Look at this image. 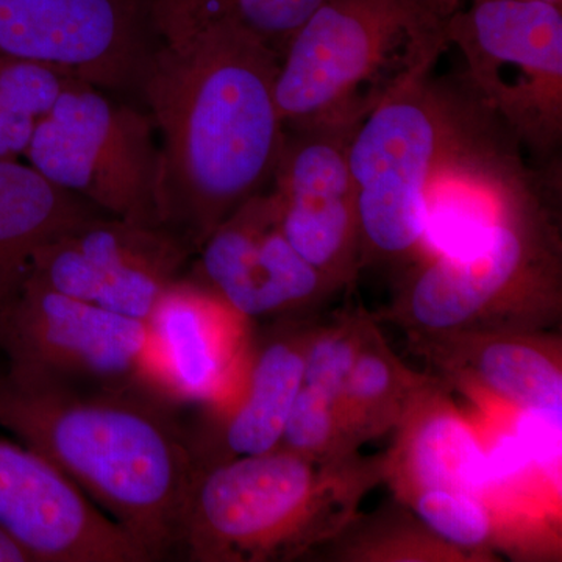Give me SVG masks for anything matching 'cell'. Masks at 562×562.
Wrapping results in <instances>:
<instances>
[{
  "label": "cell",
  "instance_id": "obj_7",
  "mask_svg": "<svg viewBox=\"0 0 562 562\" xmlns=\"http://www.w3.org/2000/svg\"><path fill=\"white\" fill-rule=\"evenodd\" d=\"M458 81L501 117L541 169L561 166L562 7L546 0H465L447 18Z\"/></svg>",
  "mask_w": 562,
  "mask_h": 562
},
{
  "label": "cell",
  "instance_id": "obj_2",
  "mask_svg": "<svg viewBox=\"0 0 562 562\" xmlns=\"http://www.w3.org/2000/svg\"><path fill=\"white\" fill-rule=\"evenodd\" d=\"M177 409L150 387L41 386L0 372V428L65 473L149 561L177 557L202 471Z\"/></svg>",
  "mask_w": 562,
  "mask_h": 562
},
{
  "label": "cell",
  "instance_id": "obj_11",
  "mask_svg": "<svg viewBox=\"0 0 562 562\" xmlns=\"http://www.w3.org/2000/svg\"><path fill=\"white\" fill-rule=\"evenodd\" d=\"M353 117L284 127L271 188L281 231L295 251L335 290L361 269L357 194L349 166Z\"/></svg>",
  "mask_w": 562,
  "mask_h": 562
},
{
  "label": "cell",
  "instance_id": "obj_19",
  "mask_svg": "<svg viewBox=\"0 0 562 562\" xmlns=\"http://www.w3.org/2000/svg\"><path fill=\"white\" fill-rule=\"evenodd\" d=\"M313 330L281 331L250 353L235 402L220 414L228 458L272 452L303 384L305 350ZM222 460V461H224Z\"/></svg>",
  "mask_w": 562,
  "mask_h": 562
},
{
  "label": "cell",
  "instance_id": "obj_16",
  "mask_svg": "<svg viewBox=\"0 0 562 562\" xmlns=\"http://www.w3.org/2000/svg\"><path fill=\"white\" fill-rule=\"evenodd\" d=\"M413 339L454 382L487 405L562 417L560 346L549 339L532 331Z\"/></svg>",
  "mask_w": 562,
  "mask_h": 562
},
{
  "label": "cell",
  "instance_id": "obj_21",
  "mask_svg": "<svg viewBox=\"0 0 562 562\" xmlns=\"http://www.w3.org/2000/svg\"><path fill=\"white\" fill-rule=\"evenodd\" d=\"M322 0H144L151 33L169 25L225 18L244 25L283 55Z\"/></svg>",
  "mask_w": 562,
  "mask_h": 562
},
{
  "label": "cell",
  "instance_id": "obj_9",
  "mask_svg": "<svg viewBox=\"0 0 562 562\" xmlns=\"http://www.w3.org/2000/svg\"><path fill=\"white\" fill-rule=\"evenodd\" d=\"M0 355L14 383L154 391L147 322L69 297L29 273L0 306Z\"/></svg>",
  "mask_w": 562,
  "mask_h": 562
},
{
  "label": "cell",
  "instance_id": "obj_24",
  "mask_svg": "<svg viewBox=\"0 0 562 562\" xmlns=\"http://www.w3.org/2000/svg\"><path fill=\"white\" fill-rule=\"evenodd\" d=\"M277 449L317 461L358 454L339 402L302 384Z\"/></svg>",
  "mask_w": 562,
  "mask_h": 562
},
{
  "label": "cell",
  "instance_id": "obj_8",
  "mask_svg": "<svg viewBox=\"0 0 562 562\" xmlns=\"http://www.w3.org/2000/svg\"><path fill=\"white\" fill-rule=\"evenodd\" d=\"M27 162L109 216L161 225L157 132L147 111L72 80L40 122Z\"/></svg>",
  "mask_w": 562,
  "mask_h": 562
},
{
  "label": "cell",
  "instance_id": "obj_15",
  "mask_svg": "<svg viewBox=\"0 0 562 562\" xmlns=\"http://www.w3.org/2000/svg\"><path fill=\"white\" fill-rule=\"evenodd\" d=\"M194 257L188 276L247 321L297 312L335 291L288 241L271 190L217 225Z\"/></svg>",
  "mask_w": 562,
  "mask_h": 562
},
{
  "label": "cell",
  "instance_id": "obj_17",
  "mask_svg": "<svg viewBox=\"0 0 562 562\" xmlns=\"http://www.w3.org/2000/svg\"><path fill=\"white\" fill-rule=\"evenodd\" d=\"M394 430V446L383 454L384 482L398 501L427 490L468 492L486 501L482 432L458 412L438 380L417 391Z\"/></svg>",
  "mask_w": 562,
  "mask_h": 562
},
{
  "label": "cell",
  "instance_id": "obj_5",
  "mask_svg": "<svg viewBox=\"0 0 562 562\" xmlns=\"http://www.w3.org/2000/svg\"><path fill=\"white\" fill-rule=\"evenodd\" d=\"M447 18L430 0H322L280 58L276 99L284 127L364 120L432 72L449 49Z\"/></svg>",
  "mask_w": 562,
  "mask_h": 562
},
{
  "label": "cell",
  "instance_id": "obj_28",
  "mask_svg": "<svg viewBox=\"0 0 562 562\" xmlns=\"http://www.w3.org/2000/svg\"><path fill=\"white\" fill-rule=\"evenodd\" d=\"M546 2L557 3V5H561L562 7V0H546Z\"/></svg>",
  "mask_w": 562,
  "mask_h": 562
},
{
  "label": "cell",
  "instance_id": "obj_26",
  "mask_svg": "<svg viewBox=\"0 0 562 562\" xmlns=\"http://www.w3.org/2000/svg\"><path fill=\"white\" fill-rule=\"evenodd\" d=\"M0 562H33L31 553L0 527Z\"/></svg>",
  "mask_w": 562,
  "mask_h": 562
},
{
  "label": "cell",
  "instance_id": "obj_25",
  "mask_svg": "<svg viewBox=\"0 0 562 562\" xmlns=\"http://www.w3.org/2000/svg\"><path fill=\"white\" fill-rule=\"evenodd\" d=\"M366 316L368 314L360 312L331 327L313 330L305 350V386L339 402L360 347Z\"/></svg>",
  "mask_w": 562,
  "mask_h": 562
},
{
  "label": "cell",
  "instance_id": "obj_6",
  "mask_svg": "<svg viewBox=\"0 0 562 562\" xmlns=\"http://www.w3.org/2000/svg\"><path fill=\"white\" fill-rule=\"evenodd\" d=\"M461 103L458 80L420 77L375 106L349 146L357 194L361 268L420 260L427 191L452 135Z\"/></svg>",
  "mask_w": 562,
  "mask_h": 562
},
{
  "label": "cell",
  "instance_id": "obj_22",
  "mask_svg": "<svg viewBox=\"0 0 562 562\" xmlns=\"http://www.w3.org/2000/svg\"><path fill=\"white\" fill-rule=\"evenodd\" d=\"M72 80L79 79L0 55V158L25 157L40 122Z\"/></svg>",
  "mask_w": 562,
  "mask_h": 562
},
{
  "label": "cell",
  "instance_id": "obj_4",
  "mask_svg": "<svg viewBox=\"0 0 562 562\" xmlns=\"http://www.w3.org/2000/svg\"><path fill=\"white\" fill-rule=\"evenodd\" d=\"M560 181L561 169L543 173L482 239L414 266L390 319L413 338L535 331L560 308Z\"/></svg>",
  "mask_w": 562,
  "mask_h": 562
},
{
  "label": "cell",
  "instance_id": "obj_18",
  "mask_svg": "<svg viewBox=\"0 0 562 562\" xmlns=\"http://www.w3.org/2000/svg\"><path fill=\"white\" fill-rule=\"evenodd\" d=\"M101 210L61 190L21 158H0V306L16 290L44 244Z\"/></svg>",
  "mask_w": 562,
  "mask_h": 562
},
{
  "label": "cell",
  "instance_id": "obj_27",
  "mask_svg": "<svg viewBox=\"0 0 562 562\" xmlns=\"http://www.w3.org/2000/svg\"><path fill=\"white\" fill-rule=\"evenodd\" d=\"M430 2L436 9L441 10L446 16H450L454 10L460 9L465 0H430Z\"/></svg>",
  "mask_w": 562,
  "mask_h": 562
},
{
  "label": "cell",
  "instance_id": "obj_10",
  "mask_svg": "<svg viewBox=\"0 0 562 562\" xmlns=\"http://www.w3.org/2000/svg\"><path fill=\"white\" fill-rule=\"evenodd\" d=\"M192 257L162 225L99 214L44 244L27 273L69 297L147 322Z\"/></svg>",
  "mask_w": 562,
  "mask_h": 562
},
{
  "label": "cell",
  "instance_id": "obj_13",
  "mask_svg": "<svg viewBox=\"0 0 562 562\" xmlns=\"http://www.w3.org/2000/svg\"><path fill=\"white\" fill-rule=\"evenodd\" d=\"M247 322L184 273L147 321L150 386L173 405L225 412L238 397L249 366Z\"/></svg>",
  "mask_w": 562,
  "mask_h": 562
},
{
  "label": "cell",
  "instance_id": "obj_23",
  "mask_svg": "<svg viewBox=\"0 0 562 562\" xmlns=\"http://www.w3.org/2000/svg\"><path fill=\"white\" fill-rule=\"evenodd\" d=\"M443 542L475 557L492 547H512L509 531L490 502L468 492L427 490L403 503Z\"/></svg>",
  "mask_w": 562,
  "mask_h": 562
},
{
  "label": "cell",
  "instance_id": "obj_1",
  "mask_svg": "<svg viewBox=\"0 0 562 562\" xmlns=\"http://www.w3.org/2000/svg\"><path fill=\"white\" fill-rule=\"evenodd\" d=\"M280 57L225 18L171 25L138 81L158 154V217L191 250L243 203L271 188L284 140Z\"/></svg>",
  "mask_w": 562,
  "mask_h": 562
},
{
  "label": "cell",
  "instance_id": "obj_3",
  "mask_svg": "<svg viewBox=\"0 0 562 562\" xmlns=\"http://www.w3.org/2000/svg\"><path fill=\"white\" fill-rule=\"evenodd\" d=\"M384 482V457L317 461L276 449L203 465L179 554L195 562L292 560L338 538L364 495Z\"/></svg>",
  "mask_w": 562,
  "mask_h": 562
},
{
  "label": "cell",
  "instance_id": "obj_14",
  "mask_svg": "<svg viewBox=\"0 0 562 562\" xmlns=\"http://www.w3.org/2000/svg\"><path fill=\"white\" fill-rule=\"evenodd\" d=\"M0 527L33 562L149 561L65 473L5 438H0Z\"/></svg>",
  "mask_w": 562,
  "mask_h": 562
},
{
  "label": "cell",
  "instance_id": "obj_20",
  "mask_svg": "<svg viewBox=\"0 0 562 562\" xmlns=\"http://www.w3.org/2000/svg\"><path fill=\"white\" fill-rule=\"evenodd\" d=\"M430 379L406 368L392 353L368 314L357 357L339 398L344 419L355 442L361 447L394 430L414 395Z\"/></svg>",
  "mask_w": 562,
  "mask_h": 562
},
{
  "label": "cell",
  "instance_id": "obj_12",
  "mask_svg": "<svg viewBox=\"0 0 562 562\" xmlns=\"http://www.w3.org/2000/svg\"><path fill=\"white\" fill-rule=\"evenodd\" d=\"M154 44L144 0H0V55L105 91L138 88Z\"/></svg>",
  "mask_w": 562,
  "mask_h": 562
}]
</instances>
